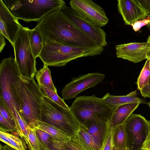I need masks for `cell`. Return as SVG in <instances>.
<instances>
[{
  "label": "cell",
  "mask_w": 150,
  "mask_h": 150,
  "mask_svg": "<svg viewBox=\"0 0 150 150\" xmlns=\"http://www.w3.org/2000/svg\"><path fill=\"white\" fill-rule=\"evenodd\" d=\"M35 28L41 34L43 43L82 47L99 46L69 19L61 8L49 13L38 22Z\"/></svg>",
  "instance_id": "obj_1"
},
{
  "label": "cell",
  "mask_w": 150,
  "mask_h": 150,
  "mask_svg": "<svg viewBox=\"0 0 150 150\" xmlns=\"http://www.w3.org/2000/svg\"><path fill=\"white\" fill-rule=\"evenodd\" d=\"M21 75L15 58L11 57L2 60L0 64V100L11 113L15 123L23 118L21 114Z\"/></svg>",
  "instance_id": "obj_2"
},
{
  "label": "cell",
  "mask_w": 150,
  "mask_h": 150,
  "mask_svg": "<svg viewBox=\"0 0 150 150\" xmlns=\"http://www.w3.org/2000/svg\"><path fill=\"white\" fill-rule=\"evenodd\" d=\"M104 48L82 47L50 42L43 43L38 57L43 64L48 66H64L70 61L78 58L101 54Z\"/></svg>",
  "instance_id": "obj_3"
},
{
  "label": "cell",
  "mask_w": 150,
  "mask_h": 150,
  "mask_svg": "<svg viewBox=\"0 0 150 150\" xmlns=\"http://www.w3.org/2000/svg\"><path fill=\"white\" fill-rule=\"evenodd\" d=\"M10 11L18 20L38 22L56 9L66 6L62 0H2Z\"/></svg>",
  "instance_id": "obj_4"
},
{
  "label": "cell",
  "mask_w": 150,
  "mask_h": 150,
  "mask_svg": "<svg viewBox=\"0 0 150 150\" xmlns=\"http://www.w3.org/2000/svg\"><path fill=\"white\" fill-rule=\"evenodd\" d=\"M21 114L27 125L35 129L40 121L42 98L44 94L34 78L21 75Z\"/></svg>",
  "instance_id": "obj_5"
},
{
  "label": "cell",
  "mask_w": 150,
  "mask_h": 150,
  "mask_svg": "<svg viewBox=\"0 0 150 150\" xmlns=\"http://www.w3.org/2000/svg\"><path fill=\"white\" fill-rule=\"evenodd\" d=\"M40 121L56 127L74 137L80 123L70 109H66L44 96L42 98Z\"/></svg>",
  "instance_id": "obj_6"
},
{
  "label": "cell",
  "mask_w": 150,
  "mask_h": 150,
  "mask_svg": "<svg viewBox=\"0 0 150 150\" xmlns=\"http://www.w3.org/2000/svg\"><path fill=\"white\" fill-rule=\"evenodd\" d=\"M70 107L80 123L82 124L91 120L107 122L114 110L102 98L94 95L76 97Z\"/></svg>",
  "instance_id": "obj_7"
},
{
  "label": "cell",
  "mask_w": 150,
  "mask_h": 150,
  "mask_svg": "<svg viewBox=\"0 0 150 150\" xmlns=\"http://www.w3.org/2000/svg\"><path fill=\"white\" fill-rule=\"evenodd\" d=\"M28 27L22 26L15 39L13 47L15 59L21 75L30 78H34L37 71L36 59L31 49Z\"/></svg>",
  "instance_id": "obj_8"
},
{
  "label": "cell",
  "mask_w": 150,
  "mask_h": 150,
  "mask_svg": "<svg viewBox=\"0 0 150 150\" xmlns=\"http://www.w3.org/2000/svg\"><path fill=\"white\" fill-rule=\"evenodd\" d=\"M127 137V147L138 150L150 132V122L140 114H131L125 122Z\"/></svg>",
  "instance_id": "obj_9"
},
{
  "label": "cell",
  "mask_w": 150,
  "mask_h": 150,
  "mask_svg": "<svg viewBox=\"0 0 150 150\" xmlns=\"http://www.w3.org/2000/svg\"><path fill=\"white\" fill-rule=\"evenodd\" d=\"M62 11L73 23L88 35L97 45L104 48L108 45L107 35L100 26L82 17L70 7L66 6Z\"/></svg>",
  "instance_id": "obj_10"
},
{
  "label": "cell",
  "mask_w": 150,
  "mask_h": 150,
  "mask_svg": "<svg viewBox=\"0 0 150 150\" xmlns=\"http://www.w3.org/2000/svg\"><path fill=\"white\" fill-rule=\"evenodd\" d=\"M69 4L79 15L101 27L105 26L109 21L103 8L91 0H71Z\"/></svg>",
  "instance_id": "obj_11"
},
{
  "label": "cell",
  "mask_w": 150,
  "mask_h": 150,
  "mask_svg": "<svg viewBox=\"0 0 150 150\" xmlns=\"http://www.w3.org/2000/svg\"><path fill=\"white\" fill-rule=\"evenodd\" d=\"M105 77L104 74L94 72L74 77L62 89V99L67 100L75 97L82 91L95 86L103 81Z\"/></svg>",
  "instance_id": "obj_12"
},
{
  "label": "cell",
  "mask_w": 150,
  "mask_h": 150,
  "mask_svg": "<svg viewBox=\"0 0 150 150\" xmlns=\"http://www.w3.org/2000/svg\"><path fill=\"white\" fill-rule=\"evenodd\" d=\"M18 19L0 0V33L7 39L13 46L15 39L22 26Z\"/></svg>",
  "instance_id": "obj_13"
},
{
  "label": "cell",
  "mask_w": 150,
  "mask_h": 150,
  "mask_svg": "<svg viewBox=\"0 0 150 150\" xmlns=\"http://www.w3.org/2000/svg\"><path fill=\"white\" fill-rule=\"evenodd\" d=\"M115 49L118 58L137 63L146 59L150 46L147 42H131L116 45Z\"/></svg>",
  "instance_id": "obj_14"
},
{
  "label": "cell",
  "mask_w": 150,
  "mask_h": 150,
  "mask_svg": "<svg viewBox=\"0 0 150 150\" xmlns=\"http://www.w3.org/2000/svg\"><path fill=\"white\" fill-rule=\"evenodd\" d=\"M117 8L126 25L132 26L136 22L148 17L136 0H118Z\"/></svg>",
  "instance_id": "obj_15"
},
{
  "label": "cell",
  "mask_w": 150,
  "mask_h": 150,
  "mask_svg": "<svg viewBox=\"0 0 150 150\" xmlns=\"http://www.w3.org/2000/svg\"><path fill=\"white\" fill-rule=\"evenodd\" d=\"M83 125L85 126L88 133L92 137L100 150H102L110 128L108 121L91 120Z\"/></svg>",
  "instance_id": "obj_16"
},
{
  "label": "cell",
  "mask_w": 150,
  "mask_h": 150,
  "mask_svg": "<svg viewBox=\"0 0 150 150\" xmlns=\"http://www.w3.org/2000/svg\"><path fill=\"white\" fill-rule=\"evenodd\" d=\"M140 104L133 103L120 105L114 109L108 121L110 127L113 128L124 123Z\"/></svg>",
  "instance_id": "obj_17"
},
{
  "label": "cell",
  "mask_w": 150,
  "mask_h": 150,
  "mask_svg": "<svg viewBox=\"0 0 150 150\" xmlns=\"http://www.w3.org/2000/svg\"><path fill=\"white\" fill-rule=\"evenodd\" d=\"M137 91L131 92L125 96H114L106 93L102 98L105 102L114 110L125 104L139 103H146L145 100L136 96Z\"/></svg>",
  "instance_id": "obj_18"
},
{
  "label": "cell",
  "mask_w": 150,
  "mask_h": 150,
  "mask_svg": "<svg viewBox=\"0 0 150 150\" xmlns=\"http://www.w3.org/2000/svg\"><path fill=\"white\" fill-rule=\"evenodd\" d=\"M72 140L83 150H100L83 125L80 124L77 134Z\"/></svg>",
  "instance_id": "obj_19"
},
{
  "label": "cell",
  "mask_w": 150,
  "mask_h": 150,
  "mask_svg": "<svg viewBox=\"0 0 150 150\" xmlns=\"http://www.w3.org/2000/svg\"><path fill=\"white\" fill-rule=\"evenodd\" d=\"M36 128L47 132L51 135L53 140L58 141L66 143L72 139V137L65 132L41 121L38 122Z\"/></svg>",
  "instance_id": "obj_20"
},
{
  "label": "cell",
  "mask_w": 150,
  "mask_h": 150,
  "mask_svg": "<svg viewBox=\"0 0 150 150\" xmlns=\"http://www.w3.org/2000/svg\"><path fill=\"white\" fill-rule=\"evenodd\" d=\"M35 76L39 86H44L57 93V89L52 81L51 71L48 65L44 64L43 67L37 71Z\"/></svg>",
  "instance_id": "obj_21"
},
{
  "label": "cell",
  "mask_w": 150,
  "mask_h": 150,
  "mask_svg": "<svg viewBox=\"0 0 150 150\" xmlns=\"http://www.w3.org/2000/svg\"><path fill=\"white\" fill-rule=\"evenodd\" d=\"M29 36L30 43L33 56L36 59L38 57L43 45L42 37L39 31L35 28L29 29Z\"/></svg>",
  "instance_id": "obj_22"
},
{
  "label": "cell",
  "mask_w": 150,
  "mask_h": 150,
  "mask_svg": "<svg viewBox=\"0 0 150 150\" xmlns=\"http://www.w3.org/2000/svg\"><path fill=\"white\" fill-rule=\"evenodd\" d=\"M113 147L116 148L124 149L127 148V137L125 123L114 128Z\"/></svg>",
  "instance_id": "obj_23"
},
{
  "label": "cell",
  "mask_w": 150,
  "mask_h": 150,
  "mask_svg": "<svg viewBox=\"0 0 150 150\" xmlns=\"http://www.w3.org/2000/svg\"><path fill=\"white\" fill-rule=\"evenodd\" d=\"M149 64V59H147L137 78L136 83L137 89L139 90L149 83L150 70Z\"/></svg>",
  "instance_id": "obj_24"
},
{
  "label": "cell",
  "mask_w": 150,
  "mask_h": 150,
  "mask_svg": "<svg viewBox=\"0 0 150 150\" xmlns=\"http://www.w3.org/2000/svg\"><path fill=\"white\" fill-rule=\"evenodd\" d=\"M39 86L45 96L47 97L59 105L66 109H70V107L67 105L64 102V100L58 95L57 93H56L44 86Z\"/></svg>",
  "instance_id": "obj_25"
},
{
  "label": "cell",
  "mask_w": 150,
  "mask_h": 150,
  "mask_svg": "<svg viewBox=\"0 0 150 150\" xmlns=\"http://www.w3.org/2000/svg\"><path fill=\"white\" fill-rule=\"evenodd\" d=\"M27 130L29 142L28 147L30 150H45L44 146L36 135L35 129L28 126Z\"/></svg>",
  "instance_id": "obj_26"
},
{
  "label": "cell",
  "mask_w": 150,
  "mask_h": 150,
  "mask_svg": "<svg viewBox=\"0 0 150 150\" xmlns=\"http://www.w3.org/2000/svg\"><path fill=\"white\" fill-rule=\"evenodd\" d=\"M36 135L44 146L45 150H50L48 146L53 139L51 135L45 131L40 129H35Z\"/></svg>",
  "instance_id": "obj_27"
},
{
  "label": "cell",
  "mask_w": 150,
  "mask_h": 150,
  "mask_svg": "<svg viewBox=\"0 0 150 150\" xmlns=\"http://www.w3.org/2000/svg\"><path fill=\"white\" fill-rule=\"evenodd\" d=\"M3 132L7 137L12 148L16 150H26L21 140L17 136L13 134Z\"/></svg>",
  "instance_id": "obj_28"
},
{
  "label": "cell",
  "mask_w": 150,
  "mask_h": 150,
  "mask_svg": "<svg viewBox=\"0 0 150 150\" xmlns=\"http://www.w3.org/2000/svg\"><path fill=\"white\" fill-rule=\"evenodd\" d=\"M0 114L8 122L16 128L15 121L12 115L1 100H0Z\"/></svg>",
  "instance_id": "obj_29"
},
{
  "label": "cell",
  "mask_w": 150,
  "mask_h": 150,
  "mask_svg": "<svg viewBox=\"0 0 150 150\" xmlns=\"http://www.w3.org/2000/svg\"><path fill=\"white\" fill-rule=\"evenodd\" d=\"M0 129L2 132L14 134H17L16 127L12 125L0 114Z\"/></svg>",
  "instance_id": "obj_30"
},
{
  "label": "cell",
  "mask_w": 150,
  "mask_h": 150,
  "mask_svg": "<svg viewBox=\"0 0 150 150\" xmlns=\"http://www.w3.org/2000/svg\"><path fill=\"white\" fill-rule=\"evenodd\" d=\"M114 128L110 127L107 133L102 150H113Z\"/></svg>",
  "instance_id": "obj_31"
},
{
  "label": "cell",
  "mask_w": 150,
  "mask_h": 150,
  "mask_svg": "<svg viewBox=\"0 0 150 150\" xmlns=\"http://www.w3.org/2000/svg\"><path fill=\"white\" fill-rule=\"evenodd\" d=\"M65 143L53 139L49 144L48 148L50 150H65Z\"/></svg>",
  "instance_id": "obj_32"
},
{
  "label": "cell",
  "mask_w": 150,
  "mask_h": 150,
  "mask_svg": "<svg viewBox=\"0 0 150 150\" xmlns=\"http://www.w3.org/2000/svg\"><path fill=\"white\" fill-rule=\"evenodd\" d=\"M150 24V17L148 16L146 19L137 21L134 23L132 25L133 29L135 32H137L143 26Z\"/></svg>",
  "instance_id": "obj_33"
},
{
  "label": "cell",
  "mask_w": 150,
  "mask_h": 150,
  "mask_svg": "<svg viewBox=\"0 0 150 150\" xmlns=\"http://www.w3.org/2000/svg\"><path fill=\"white\" fill-rule=\"evenodd\" d=\"M145 11L148 16H150V0H136Z\"/></svg>",
  "instance_id": "obj_34"
},
{
  "label": "cell",
  "mask_w": 150,
  "mask_h": 150,
  "mask_svg": "<svg viewBox=\"0 0 150 150\" xmlns=\"http://www.w3.org/2000/svg\"><path fill=\"white\" fill-rule=\"evenodd\" d=\"M64 147L65 150H83L72 139L71 141L65 143Z\"/></svg>",
  "instance_id": "obj_35"
},
{
  "label": "cell",
  "mask_w": 150,
  "mask_h": 150,
  "mask_svg": "<svg viewBox=\"0 0 150 150\" xmlns=\"http://www.w3.org/2000/svg\"><path fill=\"white\" fill-rule=\"evenodd\" d=\"M140 91L142 96L144 98H150V83L140 89Z\"/></svg>",
  "instance_id": "obj_36"
},
{
  "label": "cell",
  "mask_w": 150,
  "mask_h": 150,
  "mask_svg": "<svg viewBox=\"0 0 150 150\" xmlns=\"http://www.w3.org/2000/svg\"><path fill=\"white\" fill-rule=\"evenodd\" d=\"M142 148L144 150H150V132L144 142Z\"/></svg>",
  "instance_id": "obj_37"
},
{
  "label": "cell",
  "mask_w": 150,
  "mask_h": 150,
  "mask_svg": "<svg viewBox=\"0 0 150 150\" xmlns=\"http://www.w3.org/2000/svg\"><path fill=\"white\" fill-rule=\"evenodd\" d=\"M0 140L1 141L12 148V146L9 142L7 137L3 132L1 131H0Z\"/></svg>",
  "instance_id": "obj_38"
},
{
  "label": "cell",
  "mask_w": 150,
  "mask_h": 150,
  "mask_svg": "<svg viewBox=\"0 0 150 150\" xmlns=\"http://www.w3.org/2000/svg\"><path fill=\"white\" fill-rule=\"evenodd\" d=\"M5 38L0 33V52H1L4 48L6 45Z\"/></svg>",
  "instance_id": "obj_39"
},
{
  "label": "cell",
  "mask_w": 150,
  "mask_h": 150,
  "mask_svg": "<svg viewBox=\"0 0 150 150\" xmlns=\"http://www.w3.org/2000/svg\"><path fill=\"white\" fill-rule=\"evenodd\" d=\"M4 150H16L7 145L4 146Z\"/></svg>",
  "instance_id": "obj_40"
},
{
  "label": "cell",
  "mask_w": 150,
  "mask_h": 150,
  "mask_svg": "<svg viewBox=\"0 0 150 150\" xmlns=\"http://www.w3.org/2000/svg\"><path fill=\"white\" fill-rule=\"evenodd\" d=\"M113 150H130L127 147L126 149H122L120 148H116L113 147Z\"/></svg>",
  "instance_id": "obj_41"
},
{
  "label": "cell",
  "mask_w": 150,
  "mask_h": 150,
  "mask_svg": "<svg viewBox=\"0 0 150 150\" xmlns=\"http://www.w3.org/2000/svg\"><path fill=\"white\" fill-rule=\"evenodd\" d=\"M146 58L147 59H150V50L147 53Z\"/></svg>",
  "instance_id": "obj_42"
},
{
  "label": "cell",
  "mask_w": 150,
  "mask_h": 150,
  "mask_svg": "<svg viewBox=\"0 0 150 150\" xmlns=\"http://www.w3.org/2000/svg\"><path fill=\"white\" fill-rule=\"evenodd\" d=\"M147 42L149 43L150 46V36H149L147 40Z\"/></svg>",
  "instance_id": "obj_43"
},
{
  "label": "cell",
  "mask_w": 150,
  "mask_h": 150,
  "mask_svg": "<svg viewBox=\"0 0 150 150\" xmlns=\"http://www.w3.org/2000/svg\"><path fill=\"white\" fill-rule=\"evenodd\" d=\"M0 150H4V146H3L1 144H0Z\"/></svg>",
  "instance_id": "obj_44"
},
{
  "label": "cell",
  "mask_w": 150,
  "mask_h": 150,
  "mask_svg": "<svg viewBox=\"0 0 150 150\" xmlns=\"http://www.w3.org/2000/svg\"><path fill=\"white\" fill-rule=\"evenodd\" d=\"M146 104H147L149 106L150 108V101L148 102H146Z\"/></svg>",
  "instance_id": "obj_45"
},
{
  "label": "cell",
  "mask_w": 150,
  "mask_h": 150,
  "mask_svg": "<svg viewBox=\"0 0 150 150\" xmlns=\"http://www.w3.org/2000/svg\"><path fill=\"white\" fill-rule=\"evenodd\" d=\"M149 60V67L150 70V59H148Z\"/></svg>",
  "instance_id": "obj_46"
},
{
  "label": "cell",
  "mask_w": 150,
  "mask_h": 150,
  "mask_svg": "<svg viewBox=\"0 0 150 150\" xmlns=\"http://www.w3.org/2000/svg\"><path fill=\"white\" fill-rule=\"evenodd\" d=\"M144 150L142 148L140 149H139V150Z\"/></svg>",
  "instance_id": "obj_47"
},
{
  "label": "cell",
  "mask_w": 150,
  "mask_h": 150,
  "mask_svg": "<svg viewBox=\"0 0 150 150\" xmlns=\"http://www.w3.org/2000/svg\"><path fill=\"white\" fill-rule=\"evenodd\" d=\"M149 122H150V120H149Z\"/></svg>",
  "instance_id": "obj_48"
},
{
  "label": "cell",
  "mask_w": 150,
  "mask_h": 150,
  "mask_svg": "<svg viewBox=\"0 0 150 150\" xmlns=\"http://www.w3.org/2000/svg\"><path fill=\"white\" fill-rule=\"evenodd\" d=\"M149 17H150V16H149Z\"/></svg>",
  "instance_id": "obj_49"
}]
</instances>
